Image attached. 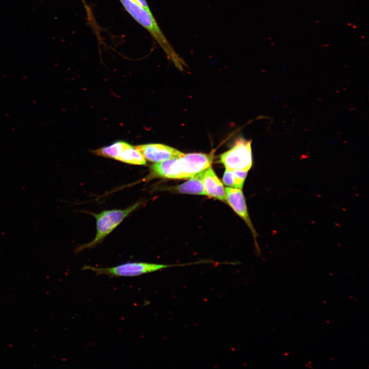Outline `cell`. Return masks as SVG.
Returning a JSON list of instances; mask_svg holds the SVG:
<instances>
[{"instance_id": "obj_1", "label": "cell", "mask_w": 369, "mask_h": 369, "mask_svg": "<svg viewBox=\"0 0 369 369\" xmlns=\"http://www.w3.org/2000/svg\"><path fill=\"white\" fill-rule=\"evenodd\" d=\"M211 155L200 153L184 154L177 158L156 162L150 167L152 177L169 179L191 178L211 166Z\"/></svg>"}, {"instance_id": "obj_2", "label": "cell", "mask_w": 369, "mask_h": 369, "mask_svg": "<svg viewBox=\"0 0 369 369\" xmlns=\"http://www.w3.org/2000/svg\"><path fill=\"white\" fill-rule=\"evenodd\" d=\"M119 1L131 16L152 35L176 66L179 69H183L186 66L185 63L163 34L151 10L145 9L133 0Z\"/></svg>"}, {"instance_id": "obj_3", "label": "cell", "mask_w": 369, "mask_h": 369, "mask_svg": "<svg viewBox=\"0 0 369 369\" xmlns=\"http://www.w3.org/2000/svg\"><path fill=\"white\" fill-rule=\"evenodd\" d=\"M141 204V202H137L124 210L114 209L105 210L98 214L91 213L96 219V236L92 241L80 246L76 251L79 252L85 249L95 247Z\"/></svg>"}, {"instance_id": "obj_4", "label": "cell", "mask_w": 369, "mask_h": 369, "mask_svg": "<svg viewBox=\"0 0 369 369\" xmlns=\"http://www.w3.org/2000/svg\"><path fill=\"white\" fill-rule=\"evenodd\" d=\"M172 266L173 265L131 262L110 268H97L86 265L82 270L91 271L97 275H107L110 277H136Z\"/></svg>"}, {"instance_id": "obj_5", "label": "cell", "mask_w": 369, "mask_h": 369, "mask_svg": "<svg viewBox=\"0 0 369 369\" xmlns=\"http://www.w3.org/2000/svg\"><path fill=\"white\" fill-rule=\"evenodd\" d=\"M219 160L227 169L248 172L253 164L251 141L238 138L231 149L220 155Z\"/></svg>"}, {"instance_id": "obj_6", "label": "cell", "mask_w": 369, "mask_h": 369, "mask_svg": "<svg viewBox=\"0 0 369 369\" xmlns=\"http://www.w3.org/2000/svg\"><path fill=\"white\" fill-rule=\"evenodd\" d=\"M135 147L141 153L146 160L153 162L179 157L183 154L174 148L160 144H148Z\"/></svg>"}, {"instance_id": "obj_7", "label": "cell", "mask_w": 369, "mask_h": 369, "mask_svg": "<svg viewBox=\"0 0 369 369\" xmlns=\"http://www.w3.org/2000/svg\"><path fill=\"white\" fill-rule=\"evenodd\" d=\"M225 200L233 210L247 223L254 237L257 235L250 218L244 196L241 189L226 188Z\"/></svg>"}, {"instance_id": "obj_8", "label": "cell", "mask_w": 369, "mask_h": 369, "mask_svg": "<svg viewBox=\"0 0 369 369\" xmlns=\"http://www.w3.org/2000/svg\"><path fill=\"white\" fill-rule=\"evenodd\" d=\"M202 181L206 195L221 201L225 200V189L211 167L203 171Z\"/></svg>"}, {"instance_id": "obj_9", "label": "cell", "mask_w": 369, "mask_h": 369, "mask_svg": "<svg viewBox=\"0 0 369 369\" xmlns=\"http://www.w3.org/2000/svg\"><path fill=\"white\" fill-rule=\"evenodd\" d=\"M203 171L177 186L175 190L180 193L206 195L202 181Z\"/></svg>"}, {"instance_id": "obj_10", "label": "cell", "mask_w": 369, "mask_h": 369, "mask_svg": "<svg viewBox=\"0 0 369 369\" xmlns=\"http://www.w3.org/2000/svg\"><path fill=\"white\" fill-rule=\"evenodd\" d=\"M116 160L134 165H146V159L141 153L131 145L125 149Z\"/></svg>"}, {"instance_id": "obj_11", "label": "cell", "mask_w": 369, "mask_h": 369, "mask_svg": "<svg viewBox=\"0 0 369 369\" xmlns=\"http://www.w3.org/2000/svg\"><path fill=\"white\" fill-rule=\"evenodd\" d=\"M247 171L226 169L222 180L227 186L241 189L247 175Z\"/></svg>"}, {"instance_id": "obj_12", "label": "cell", "mask_w": 369, "mask_h": 369, "mask_svg": "<svg viewBox=\"0 0 369 369\" xmlns=\"http://www.w3.org/2000/svg\"><path fill=\"white\" fill-rule=\"evenodd\" d=\"M131 145L127 142L119 141L115 142L108 146L95 150L94 154L99 156L116 159L120 153Z\"/></svg>"}, {"instance_id": "obj_13", "label": "cell", "mask_w": 369, "mask_h": 369, "mask_svg": "<svg viewBox=\"0 0 369 369\" xmlns=\"http://www.w3.org/2000/svg\"><path fill=\"white\" fill-rule=\"evenodd\" d=\"M137 4H139L143 7H144L145 9L150 10V8L148 5V3H147L146 0H133Z\"/></svg>"}]
</instances>
